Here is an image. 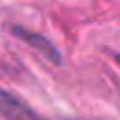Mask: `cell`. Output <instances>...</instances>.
<instances>
[{
	"instance_id": "6da1fadb",
	"label": "cell",
	"mask_w": 120,
	"mask_h": 120,
	"mask_svg": "<svg viewBox=\"0 0 120 120\" xmlns=\"http://www.w3.org/2000/svg\"><path fill=\"white\" fill-rule=\"evenodd\" d=\"M11 34L15 38H19L21 41H24L26 45H30L32 49H36L39 54H43L49 62H52L56 66L62 64V54L58 51V47L51 39H47L45 36H41L38 32H32V30H28L24 26H11Z\"/></svg>"
},
{
	"instance_id": "7a4b0ae2",
	"label": "cell",
	"mask_w": 120,
	"mask_h": 120,
	"mask_svg": "<svg viewBox=\"0 0 120 120\" xmlns=\"http://www.w3.org/2000/svg\"><path fill=\"white\" fill-rule=\"evenodd\" d=\"M0 116L4 120H39V116L15 94L0 86Z\"/></svg>"
},
{
	"instance_id": "3957f363",
	"label": "cell",
	"mask_w": 120,
	"mask_h": 120,
	"mask_svg": "<svg viewBox=\"0 0 120 120\" xmlns=\"http://www.w3.org/2000/svg\"><path fill=\"white\" fill-rule=\"evenodd\" d=\"M116 62H118V64H120V54H116Z\"/></svg>"
}]
</instances>
